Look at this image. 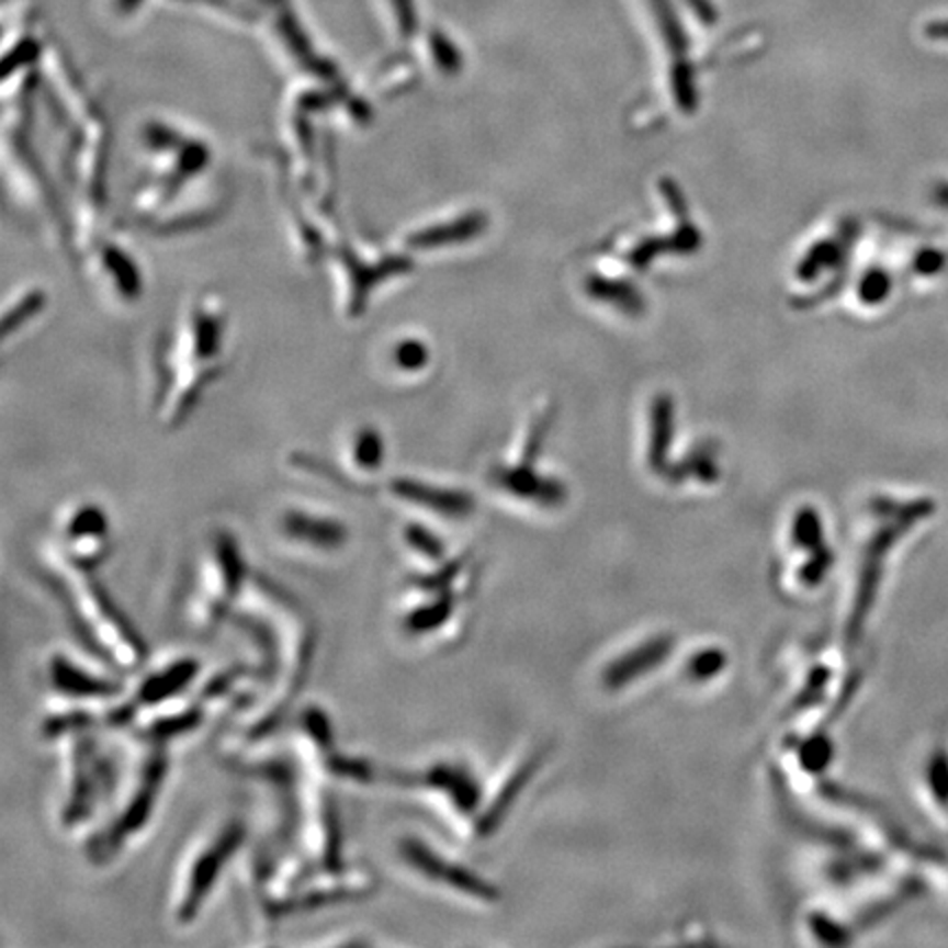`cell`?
Instances as JSON below:
<instances>
[{"instance_id": "cell-3", "label": "cell", "mask_w": 948, "mask_h": 948, "mask_svg": "<svg viewBox=\"0 0 948 948\" xmlns=\"http://www.w3.org/2000/svg\"><path fill=\"white\" fill-rule=\"evenodd\" d=\"M61 744V797L57 821L64 830H81L116 797V770L101 751L92 729L55 740Z\"/></svg>"}, {"instance_id": "cell-14", "label": "cell", "mask_w": 948, "mask_h": 948, "mask_svg": "<svg viewBox=\"0 0 948 948\" xmlns=\"http://www.w3.org/2000/svg\"><path fill=\"white\" fill-rule=\"evenodd\" d=\"M276 529L285 542L309 553H336L349 540L342 520L301 507L285 509L276 520Z\"/></svg>"}, {"instance_id": "cell-9", "label": "cell", "mask_w": 948, "mask_h": 948, "mask_svg": "<svg viewBox=\"0 0 948 948\" xmlns=\"http://www.w3.org/2000/svg\"><path fill=\"white\" fill-rule=\"evenodd\" d=\"M397 860L408 867L417 878L450 889L454 893H461L472 900L492 902L496 900L494 884L485 882L481 876L470 871L467 867L452 862L441 851H437L428 840L415 834H404L395 843Z\"/></svg>"}, {"instance_id": "cell-2", "label": "cell", "mask_w": 948, "mask_h": 948, "mask_svg": "<svg viewBox=\"0 0 948 948\" xmlns=\"http://www.w3.org/2000/svg\"><path fill=\"white\" fill-rule=\"evenodd\" d=\"M48 579L81 641L94 656L110 665V669L123 674L143 667L147 656L145 641L94 577V571H79L64 564V568L50 573Z\"/></svg>"}, {"instance_id": "cell-4", "label": "cell", "mask_w": 948, "mask_h": 948, "mask_svg": "<svg viewBox=\"0 0 948 948\" xmlns=\"http://www.w3.org/2000/svg\"><path fill=\"white\" fill-rule=\"evenodd\" d=\"M169 772V751L165 744H145V755L123 790L112 814L86 843V856L94 865L112 862L151 821L165 779Z\"/></svg>"}, {"instance_id": "cell-15", "label": "cell", "mask_w": 948, "mask_h": 948, "mask_svg": "<svg viewBox=\"0 0 948 948\" xmlns=\"http://www.w3.org/2000/svg\"><path fill=\"white\" fill-rule=\"evenodd\" d=\"M419 599L399 614V630L410 639L435 634L445 625L454 610V595L450 588L417 590Z\"/></svg>"}, {"instance_id": "cell-7", "label": "cell", "mask_w": 948, "mask_h": 948, "mask_svg": "<svg viewBox=\"0 0 948 948\" xmlns=\"http://www.w3.org/2000/svg\"><path fill=\"white\" fill-rule=\"evenodd\" d=\"M377 889V876L369 867H331L312 869L283 898L274 902L276 922L287 915L312 913L325 906L371 898Z\"/></svg>"}, {"instance_id": "cell-16", "label": "cell", "mask_w": 948, "mask_h": 948, "mask_svg": "<svg viewBox=\"0 0 948 948\" xmlns=\"http://www.w3.org/2000/svg\"><path fill=\"white\" fill-rule=\"evenodd\" d=\"M388 494L402 503L428 509L432 514L450 516V518H461L472 507V500L461 492L426 485L413 478H395L388 487Z\"/></svg>"}, {"instance_id": "cell-12", "label": "cell", "mask_w": 948, "mask_h": 948, "mask_svg": "<svg viewBox=\"0 0 948 948\" xmlns=\"http://www.w3.org/2000/svg\"><path fill=\"white\" fill-rule=\"evenodd\" d=\"M393 781L408 792H424L430 797H441L445 803L454 805V810L467 814L476 810L481 792L476 779L459 764L452 761H435L426 768L410 772H395Z\"/></svg>"}, {"instance_id": "cell-1", "label": "cell", "mask_w": 948, "mask_h": 948, "mask_svg": "<svg viewBox=\"0 0 948 948\" xmlns=\"http://www.w3.org/2000/svg\"><path fill=\"white\" fill-rule=\"evenodd\" d=\"M233 619L250 630L248 634L261 652L257 676L259 682L268 685L259 704L241 711L235 726L237 744L250 746L283 722L301 693L314 661L316 630L305 608L261 575L250 577Z\"/></svg>"}, {"instance_id": "cell-10", "label": "cell", "mask_w": 948, "mask_h": 948, "mask_svg": "<svg viewBox=\"0 0 948 948\" xmlns=\"http://www.w3.org/2000/svg\"><path fill=\"white\" fill-rule=\"evenodd\" d=\"M110 555L108 514L97 505L75 507L61 524L59 562L79 571H94Z\"/></svg>"}, {"instance_id": "cell-18", "label": "cell", "mask_w": 948, "mask_h": 948, "mask_svg": "<svg viewBox=\"0 0 948 948\" xmlns=\"http://www.w3.org/2000/svg\"><path fill=\"white\" fill-rule=\"evenodd\" d=\"M353 461L360 470L373 472L382 461V443L373 432H364L358 437L353 445Z\"/></svg>"}, {"instance_id": "cell-17", "label": "cell", "mask_w": 948, "mask_h": 948, "mask_svg": "<svg viewBox=\"0 0 948 948\" xmlns=\"http://www.w3.org/2000/svg\"><path fill=\"white\" fill-rule=\"evenodd\" d=\"M402 540L404 546L417 557L424 560L432 566H439L441 562H445V546L441 542V538H437L432 531H428L426 527L417 524V522H408L402 529Z\"/></svg>"}, {"instance_id": "cell-11", "label": "cell", "mask_w": 948, "mask_h": 948, "mask_svg": "<svg viewBox=\"0 0 948 948\" xmlns=\"http://www.w3.org/2000/svg\"><path fill=\"white\" fill-rule=\"evenodd\" d=\"M48 687L75 704L110 702L123 696L125 685L116 676L92 672L64 652H53L44 665Z\"/></svg>"}, {"instance_id": "cell-8", "label": "cell", "mask_w": 948, "mask_h": 948, "mask_svg": "<svg viewBox=\"0 0 948 948\" xmlns=\"http://www.w3.org/2000/svg\"><path fill=\"white\" fill-rule=\"evenodd\" d=\"M296 819L298 836L303 840V858L314 869H331L342 862V832L336 810V801L329 792L312 779L296 783V808H292Z\"/></svg>"}, {"instance_id": "cell-13", "label": "cell", "mask_w": 948, "mask_h": 948, "mask_svg": "<svg viewBox=\"0 0 948 948\" xmlns=\"http://www.w3.org/2000/svg\"><path fill=\"white\" fill-rule=\"evenodd\" d=\"M200 674V661L195 656H178L169 663L145 672L132 693H127V700L136 709L138 718L156 711L160 707H167L182 698L187 689L195 682Z\"/></svg>"}, {"instance_id": "cell-6", "label": "cell", "mask_w": 948, "mask_h": 948, "mask_svg": "<svg viewBox=\"0 0 948 948\" xmlns=\"http://www.w3.org/2000/svg\"><path fill=\"white\" fill-rule=\"evenodd\" d=\"M250 577L248 562L235 535L230 531H217L206 546L198 599L193 601L195 628L200 632H213L233 617L246 595Z\"/></svg>"}, {"instance_id": "cell-5", "label": "cell", "mask_w": 948, "mask_h": 948, "mask_svg": "<svg viewBox=\"0 0 948 948\" xmlns=\"http://www.w3.org/2000/svg\"><path fill=\"white\" fill-rule=\"evenodd\" d=\"M244 840L246 825L239 819H226L184 851L169 895V913L176 926L195 922L222 873L244 849Z\"/></svg>"}]
</instances>
